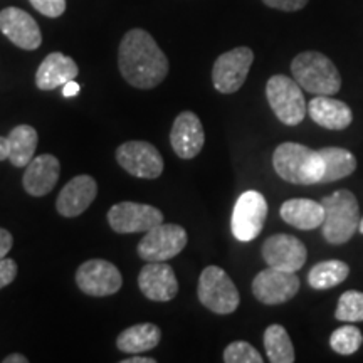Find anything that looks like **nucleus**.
Here are the masks:
<instances>
[{"label":"nucleus","mask_w":363,"mask_h":363,"mask_svg":"<svg viewBox=\"0 0 363 363\" xmlns=\"http://www.w3.org/2000/svg\"><path fill=\"white\" fill-rule=\"evenodd\" d=\"M13 246V238L12 234L6 229H0V259L7 256Z\"/></svg>","instance_id":"obj_34"},{"label":"nucleus","mask_w":363,"mask_h":363,"mask_svg":"<svg viewBox=\"0 0 363 363\" xmlns=\"http://www.w3.org/2000/svg\"><path fill=\"white\" fill-rule=\"evenodd\" d=\"M291 72L296 83L311 94L333 96L342 88V76L330 57L316 51L298 54L291 62Z\"/></svg>","instance_id":"obj_4"},{"label":"nucleus","mask_w":363,"mask_h":363,"mask_svg":"<svg viewBox=\"0 0 363 363\" xmlns=\"http://www.w3.org/2000/svg\"><path fill=\"white\" fill-rule=\"evenodd\" d=\"M262 257L267 266L296 272L305 266L308 251L298 238L289 234H274L262 244Z\"/></svg>","instance_id":"obj_14"},{"label":"nucleus","mask_w":363,"mask_h":363,"mask_svg":"<svg viewBox=\"0 0 363 363\" xmlns=\"http://www.w3.org/2000/svg\"><path fill=\"white\" fill-rule=\"evenodd\" d=\"M140 291L152 301L167 303L179 293L175 271L167 262H148L138 276Z\"/></svg>","instance_id":"obj_17"},{"label":"nucleus","mask_w":363,"mask_h":363,"mask_svg":"<svg viewBox=\"0 0 363 363\" xmlns=\"http://www.w3.org/2000/svg\"><path fill=\"white\" fill-rule=\"evenodd\" d=\"M281 219L299 230H311L321 227L325 220V208L321 202L311 199H289L281 206Z\"/></svg>","instance_id":"obj_22"},{"label":"nucleus","mask_w":363,"mask_h":363,"mask_svg":"<svg viewBox=\"0 0 363 363\" xmlns=\"http://www.w3.org/2000/svg\"><path fill=\"white\" fill-rule=\"evenodd\" d=\"M59 175H61V163L51 153H44L33 158L26 167L22 185L33 197H44L56 187Z\"/></svg>","instance_id":"obj_19"},{"label":"nucleus","mask_w":363,"mask_h":363,"mask_svg":"<svg viewBox=\"0 0 363 363\" xmlns=\"http://www.w3.org/2000/svg\"><path fill=\"white\" fill-rule=\"evenodd\" d=\"M267 7L278 9V11L284 12H296L301 11L306 6L308 0H262Z\"/></svg>","instance_id":"obj_33"},{"label":"nucleus","mask_w":363,"mask_h":363,"mask_svg":"<svg viewBox=\"0 0 363 363\" xmlns=\"http://www.w3.org/2000/svg\"><path fill=\"white\" fill-rule=\"evenodd\" d=\"M363 343V335L362 331L353 325L342 326V328H337L331 333L330 345L335 352L340 353V355H352V353L358 352V348L362 347Z\"/></svg>","instance_id":"obj_28"},{"label":"nucleus","mask_w":363,"mask_h":363,"mask_svg":"<svg viewBox=\"0 0 363 363\" xmlns=\"http://www.w3.org/2000/svg\"><path fill=\"white\" fill-rule=\"evenodd\" d=\"M254 62V52L246 45L227 51L217 57L212 69V83L219 93L233 94L246 83Z\"/></svg>","instance_id":"obj_10"},{"label":"nucleus","mask_w":363,"mask_h":363,"mask_svg":"<svg viewBox=\"0 0 363 363\" xmlns=\"http://www.w3.org/2000/svg\"><path fill=\"white\" fill-rule=\"evenodd\" d=\"M62 93H65L66 98L76 96V94L79 93V84L74 83V79H72V81H69V83L65 84V89H62Z\"/></svg>","instance_id":"obj_36"},{"label":"nucleus","mask_w":363,"mask_h":363,"mask_svg":"<svg viewBox=\"0 0 363 363\" xmlns=\"http://www.w3.org/2000/svg\"><path fill=\"white\" fill-rule=\"evenodd\" d=\"M11 157V140L9 136H0V162Z\"/></svg>","instance_id":"obj_35"},{"label":"nucleus","mask_w":363,"mask_h":363,"mask_svg":"<svg viewBox=\"0 0 363 363\" xmlns=\"http://www.w3.org/2000/svg\"><path fill=\"white\" fill-rule=\"evenodd\" d=\"M266 96L271 110L281 123L296 126L305 120L308 104L303 88L284 74H276L267 81Z\"/></svg>","instance_id":"obj_5"},{"label":"nucleus","mask_w":363,"mask_h":363,"mask_svg":"<svg viewBox=\"0 0 363 363\" xmlns=\"http://www.w3.org/2000/svg\"><path fill=\"white\" fill-rule=\"evenodd\" d=\"M187 246V233L182 225L158 224L147 230L138 244V256L147 262H165L179 256Z\"/></svg>","instance_id":"obj_7"},{"label":"nucleus","mask_w":363,"mask_h":363,"mask_svg":"<svg viewBox=\"0 0 363 363\" xmlns=\"http://www.w3.org/2000/svg\"><path fill=\"white\" fill-rule=\"evenodd\" d=\"M78 74L79 67L74 59L62 52H51L44 57L35 72V86L43 91H52L76 79Z\"/></svg>","instance_id":"obj_20"},{"label":"nucleus","mask_w":363,"mask_h":363,"mask_svg":"<svg viewBox=\"0 0 363 363\" xmlns=\"http://www.w3.org/2000/svg\"><path fill=\"white\" fill-rule=\"evenodd\" d=\"M29 360L24 355H21V353H12V355H9L4 358V363H27Z\"/></svg>","instance_id":"obj_37"},{"label":"nucleus","mask_w":363,"mask_h":363,"mask_svg":"<svg viewBox=\"0 0 363 363\" xmlns=\"http://www.w3.org/2000/svg\"><path fill=\"white\" fill-rule=\"evenodd\" d=\"M30 6L45 17H61L66 11V0H29Z\"/></svg>","instance_id":"obj_31"},{"label":"nucleus","mask_w":363,"mask_h":363,"mask_svg":"<svg viewBox=\"0 0 363 363\" xmlns=\"http://www.w3.org/2000/svg\"><path fill=\"white\" fill-rule=\"evenodd\" d=\"M358 230H360V233L363 234V217H362V220H360V227H358Z\"/></svg>","instance_id":"obj_39"},{"label":"nucleus","mask_w":363,"mask_h":363,"mask_svg":"<svg viewBox=\"0 0 363 363\" xmlns=\"http://www.w3.org/2000/svg\"><path fill=\"white\" fill-rule=\"evenodd\" d=\"M225 363H262L261 353L247 342H234L224 350Z\"/></svg>","instance_id":"obj_30"},{"label":"nucleus","mask_w":363,"mask_h":363,"mask_svg":"<svg viewBox=\"0 0 363 363\" xmlns=\"http://www.w3.org/2000/svg\"><path fill=\"white\" fill-rule=\"evenodd\" d=\"M118 66L126 83L138 89L157 88L169 74V59L143 29H131L121 39Z\"/></svg>","instance_id":"obj_1"},{"label":"nucleus","mask_w":363,"mask_h":363,"mask_svg":"<svg viewBox=\"0 0 363 363\" xmlns=\"http://www.w3.org/2000/svg\"><path fill=\"white\" fill-rule=\"evenodd\" d=\"M9 140H11L9 160L17 169H26L34 158L35 148H38V131L29 125H19L9 133Z\"/></svg>","instance_id":"obj_25"},{"label":"nucleus","mask_w":363,"mask_h":363,"mask_svg":"<svg viewBox=\"0 0 363 363\" xmlns=\"http://www.w3.org/2000/svg\"><path fill=\"white\" fill-rule=\"evenodd\" d=\"M162 340V331L157 325L140 323L121 331L116 338L118 350L123 353H143L157 348Z\"/></svg>","instance_id":"obj_23"},{"label":"nucleus","mask_w":363,"mask_h":363,"mask_svg":"<svg viewBox=\"0 0 363 363\" xmlns=\"http://www.w3.org/2000/svg\"><path fill=\"white\" fill-rule=\"evenodd\" d=\"M321 206L325 208L321 230L326 242L335 246L348 242L355 235L362 220L355 195L350 190H337L321 199Z\"/></svg>","instance_id":"obj_3"},{"label":"nucleus","mask_w":363,"mask_h":363,"mask_svg":"<svg viewBox=\"0 0 363 363\" xmlns=\"http://www.w3.org/2000/svg\"><path fill=\"white\" fill-rule=\"evenodd\" d=\"M155 358H145V357H131L121 360V363H155Z\"/></svg>","instance_id":"obj_38"},{"label":"nucleus","mask_w":363,"mask_h":363,"mask_svg":"<svg viewBox=\"0 0 363 363\" xmlns=\"http://www.w3.org/2000/svg\"><path fill=\"white\" fill-rule=\"evenodd\" d=\"M267 217V202L264 195L257 190H247L235 202L233 211V229L234 238L240 242H251L261 234Z\"/></svg>","instance_id":"obj_8"},{"label":"nucleus","mask_w":363,"mask_h":363,"mask_svg":"<svg viewBox=\"0 0 363 363\" xmlns=\"http://www.w3.org/2000/svg\"><path fill=\"white\" fill-rule=\"evenodd\" d=\"M348 274H350V267L347 262L338 259L323 261L311 267L310 274H308V284L313 289L321 291V289H330L342 284L348 278Z\"/></svg>","instance_id":"obj_26"},{"label":"nucleus","mask_w":363,"mask_h":363,"mask_svg":"<svg viewBox=\"0 0 363 363\" xmlns=\"http://www.w3.org/2000/svg\"><path fill=\"white\" fill-rule=\"evenodd\" d=\"M17 276V262L13 259H0V289L6 288L16 279Z\"/></svg>","instance_id":"obj_32"},{"label":"nucleus","mask_w":363,"mask_h":363,"mask_svg":"<svg viewBox=\"0 0 363 363\" xmlns=\"http://www.w3.org/2000/svg\"><path fill=\"white\" fill-rule=\"evenodd\" d=\"M272 167L281 179L296 185L321 184L325 174L321 153L294 142L281 143L274 150Z\"/></svg>","instance_id":"obj_2"},{"label":"nucleus","mask_w":363,"mask_h":363,"mask_svg":"<svg viewBox=\"0 0 363 363\" xmlns=\"http://www.w3.org/2000/svg\"><path fill=\"white\" fill-rule=\"evenodd\" d=\"M308 113L316 125L328 130L348 128L353 121V113L347 103L325 94H318L308 103Z\"/></svg>","instance_id":"obj_21"},{"label":"nucleus","mask_w":363,"mask_h":363,"mask_svg":"<svg viewBox=\"0 0 363 363\" xmlns=\"http://www.w3.org/2000/svg\"><path fill=\"white\" fill-rule=\"evenodd\" d=\"M98 195V184L93 177L78 175L71 179L57 195L56 208L62 217H78L89 208Z\"/></svg>","instance_id":"obj_18"},{"label":"nucleus","mask_w":363,"mask_h":363,"mask_svg":"<svg viewBox=\"0 0 363 363\" xmlns=\"http://www.w3.org/2000/svg\"><path fill=\"white\" fill-rule=\"evenodd\" d=\"M299 291L296 272H289L267 266L252 281V293L264 305H283Z\"/></svg>","instance_id":"obj_12"},{"label":"nucleus","mask_w":363,"mask_h":363,"mask_svg":"<svg viewBox=\"0 0 363 363\" xmlns=\"http://www.w3.org/2000/svg\"><path fill=\"white\" fill-rule=\"evenodd\" d=\"M116 162L136 179L155 180L163 174V157L157 147L142 140H131L116 150Z\"/></svg>","instance_id":"obj_9"},{"label":"nucleus","mask_w":363,"mask_h":363,"mask_svg":"<svg viewBox=\"0 0 363 363\" xmlns=\"http://www.w3.org/2000/svg\"><path fill=\"white\" fill-rule=\"evenodd\" d=\"M197 294L202 305L216 315H230L240 303L238 288L219 266H207L202 271Z\"/></svg>","instance_id":"obj_6"},{"label":"nucleus","mask_w":363,"mask_h":363,"mask_svg":"<svg viewBox=\"0 0 363 363\" xmlns=\"http://www.w3.org/2000/svg\"><path fill=\"white\" fill-rule=\"evenodd\" d=\"M264 348L267 360L271 363H293L294 347L288 331L281 325H271L264 331Z\"/></svg>","instance_id":"obj_27"},{"label":"nucleus","mask_w":363,"mask_h":363,"mask_svg":"<svg viewBox=\"0 0 363 363\" xmlns=\"http://www.w3.org/2000/svg\"><path fill=\"white\" fill-rule=\"evenodd\" d=\"M335 318L347 323H357L363 321V293L347 291L338 299Z\"/></svg>","instance_id":"obj_29"},{"label":"nucleus","mask_w":363,"mask_h":363,"mask_svg":"<svg viewBox=\"0 0 363 363\" xmlns=\"http://www.w3.org/2000/svg\"><path fill=\"white\" fill-rule=\"evenodd\" d=\"M76 284L88 296L104 298L118 293L123 286V278L118 267L110 261L89 259L76 271Z\"/></svg>","instance_id":"obj_11"},{"label":"nucleus","mask_w":363,"mask_h":363,"mask_svg":"<svg viewBox=\"0 0 363 363\" xmlns=\"http://www.w3.org/2000/svg\"><path fill=\"white\" fill-rule=\"evenodd\" d=\"M172 148L182 160H190L202 152L206 143V133L201 118L192 111H182L175 118L174 128L170 133Z\"/></svg>","instance_id":"obj_16"},{"label":"nucleus","mask_w":363,"mask_h":363,"mask_svg":"<svg viewBox=\"0 0 363 363\" xmlns=\"http://www.w3.org/2000/svg\"><path fill=\"white\" fill-rule=\"evenodd\" d=\"M0 30L24 51H34L43 44V34L34 17L19 7H7L0 12Z\"/></svg>","instance_id":"obj_15"},{"label":"nucleus","mask_w":363,"mask_h":363,"mask_svg":"<svg viewBox=\"0 0 363 363\" xmlns=\"http://www.w3.org/2000/svg\"><path fill=\"white\" fill-rule=\"evenodd\" d=\"M323 157L325 174L321 184H330L350 177L357 170V158L352 152L338 147H325L318 150Z\"/></svg>","instance_id":"obj_24"},{"label":"nucleus","mask_w":363,"mask_h":363,"mask_svg":"<svg viewBox=\"0 0 363 363\" xmlns=\"http://www.w3.org/2000/svg\"><path fill=\"white\" fill-rule=\"evenodd\" d=\"M108 222L118 234L147 233L163 222V214L157 207L138 202H120L108 211Z\"/></svg>","instance_id":"obj_13"}]
</instances>
